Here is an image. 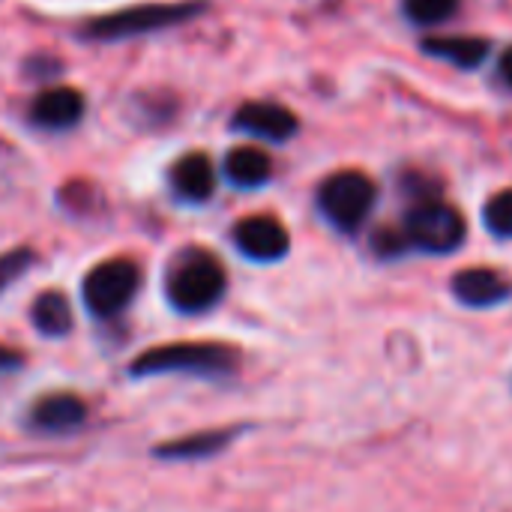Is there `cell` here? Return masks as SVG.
<instances>
[{"instance_id": "7", "label": "cell", "mask_w": 512, "mask_h": 512, "mask_svg": "<svg viewBox=\"0 0 512 512\" xmlns=\"http://www.w3.org/2000/svg\"><path fill=\"white\" fill-rule=\"evenodd\" d=\"M234 246L249 261L273 264V261H282L288 255L291 234L276 216L258 213V216H246L234 225Z\"/></svg>"}, {"instance_id": "5", "label": "cell", "mask_w": 512, "mask_h": 512, "mask_svg": "<svg viewBox=\"0 0 512 512\" xmlns=\"http://www.w3.org/2000/svg\"><path fill=\"white\" fill-rule=\"evenodd\" d=\"M405 237L411 246L423 249V252H432V255H450L456 252L462 243H465V219L462 213L447 204V201H438V198H429V201H417L408 216H405Z\"/></svg>"}, {"instance_id": "4", "label": "cell", "mask_w": 512, "mask_h": 512, "mask_svg": "<svg viewBox=\"0 0 512 512\" xmlns=\"http://www.w3.org/2000/svg\"><path fill=\"white\" fill-rule=\"evenodd\" d=\"M204 6L201 3H147V6H129L102 18H93L81 36L87 39H126V36H141V33H153L180 21H189L192 15H198Z\"/></svg>"}, {"instance_id": "3", "label": "cell", "mask_w": 512, "mask_h": 512, "mask_svg": "<svg viewBox=\"0 0 512 512\" xmlns=\"http://www.w3.org/2000/svg\"><path fill=\"white\" fill-rule=\"evenodd\" d=\"M378 201V186L363 171H336L318 186V210L324 219L351 234L357 231Z\"/></svg>"}, {"instance_id": "10", "label": "cell", "mask_w": 512, "mask_h": 512, "mask_svg": "<svg viewBox=\"0 0 512 512\" xmlns=\"http://www.w3.org/2000/svg\"><path fill=\"white\" fill-rule=\"evenodd\" d=\"M171 189L189 204H204L216 192V168L207 153H186L171 165Z\"/></svg>"}, {"instance_id": "17", "label": "cell", "mask_w": 512, "mask_h": 512, "mask_svg": "<svg viewBox=\"0 0 512 512\" xmlns=\"http://www.w3.org/2000/svg\"><path fill=\"white\" fill-rule=\"evenodd\" d=\"M402 9L414 24L435 27V24L450 21L459 12V0H405Z\"/></svg>"}, {"instance_id": "19", "label": "cell", "mask_w": 512, "mask_h": 512, "mask_svg": "<svg viewBox=\"0 0 512 512\" xmlns=\"http://www.w3.org/2000/svg\"><path fill=\"white\" fill-rule=\"evenodd\" d=\"M33 264H36V255H33V249H27V246H18V249L0 255V294H3L9 285H15Z\"/></svg>"}, {"instance_id": "21", "label": "cell", "mask_w": 512, "mask_h": 512, "mask_svg": "<svg viewBox=\"0 0 512 512\" xmlns=\"http://www.w3.org/2000/svg\"><path fill=\"white\" fill-rule=\"evenodd\" d=\"M21 363H24V357H21L18 351H12V348L0 345V372H15Z\"/></svg>"}, {"instance_id": "6", "label": "cell", "mask_w": 512, "mask_h": 512, "mask_svg": "<svg viewBox=\"0 0 512 512\" xmlns=\"http://www.w3.org/2000/svg\"><path fill=\"white\" fill-rule=\"evenodd\" d=\"M138 285H141V270L135 261L108 258L84 276L81 297L93 318H114L132 303Z\"/></svg>"}, {"instance_id": "1", "label": "cell", "mask_w": 512, "mask_h": 512, "mask_svg": "<svg viewBox=\"0 0 512 512\" xmlns=\"http://www.w3.org/2000/svg\"><path fill=\"white\" fill-rule=\"evenodd\" d=\"M240 366L237 348L225 342H174L144 351L132 360L129 372L135 378L153 375H198V378H225Z\"/></svg>"}, {"instance_id": "8", "label": "cell", "mask_w": 512, "mask_h": 512, "mask_svg": "<svg viewBox=\"0 0 512 512\" xmlns=\"http://www.w3.org/2000/svg\"><path fill=\"white\" fill-rule=\"evenodd\" d=\"M234 129H240L252 138L282 144L300 129V123H297V114L279 102H246L234 114Z\"/></svg>"}, {"instance_id": "14", "label": "cell", "mask_w": 512, "mask_h": 512, "mask_svg": "<svg viewBox=\"0 0 512 512\" xmlns=\"http://www.w3.org/2000/svg\"><path fill=\"white\" fill-rule=\"evenodd\" d=\"M225 177L237 189H258L273 177V162L261 147L243 144L225 156Z\"/></svg>"}, {"instance_id": "12", "label": "cell", "mask_w": 512, "mask_h": 512, "mask_svg": "<svg viewBox=\"0 0 512 512\" xmlns=\"http://www.w3.org/2000/svg\"><path fill=\"white\" fill-rule=\"evenodd\" d=\"M84 420H87V405L75 393H51V396H42L33 405V411H30V423L39 432H51V435L72 432Z\"/></svg>"}, {"instance_id": "11", "label": "cell", "mask_w": 512, "mask_h": 512, "mask_svg": "<svg viewBox=\"0 0 512 512\" xmlns=\"http://www.w3.org/2000/svg\"><path fill=\"white\" fill-rule=\"evenodd\" d=\"M84 114V96L75 87H48L30 102V120L42 129H69Z\"/></svg>"}, {"instance_id": "22", "label": "cell", "mask_w": 512, "mask_h": 512, "mask_svg": "<svg viewBox=\"0 0 512 512\" xmlns=\"http://www.w3.org/2000/svg\"><path fill=\"white\" fill-rule=\"evenodd\" d=\"M498 72H501V78H504V84L512 90V45L501 54V63H498Z\"/></svg>"}, {"instance_id": "9", "label": "cell", "mask_w": 512, "mask_h": 512, "mask_svg": "<svg viewBox=\"0 0 512 512\" xmlns=\"http://www.w3.org/2000/svg\"><path fill=\"white\" fill-rule=\"evenodd\" d=\"M456 300L462 306L471 309H492L501 306L512 297V282L504 279L498 270H486V267H471V270H459L450 282Z\"/></svg>"}, {"instance_id": "15", "label": "cell", "mask_w": 512, "mask_h": 512, "mask_svg": "<svg viewBox=\"0 0 512 512\" xmlns=\"http://www.w3.org/2000/svg\"><path fill=\"white\" fill-rule=\"evenodd\" d=\"M237 429H210V432H195L186 438H177L171 444H162L156 450L159 459H171V462H189V459H207L219 450H225L234 441Z\"/></svg>"}, {"instance_id": "16", "label": "cell", "mask_w": 512, "mask_h": 512, "mask_svg": "<svg viewBox=\"0 0 512 512\" xmlns=\"http://www.w3.org/2000/svg\"><path fill=\"white\" fill-rule=\"evenodd\" d=\"M30 321L42 336L63 339L72 330V306L60 291H42L30 306Z\"/></svg>"}, {"instance_id": "20", "label": "cell", "mask_w": 512, "mask_h": 512, "mask_svg": "<svg viewBox=\"0 0 512 512\" xmlns=\"http://www.w3.org/2000/svg\"><path fill=\"white\" fill-rule=\"evenodd\" d=\"M408 246H411V243H408L405 231H396V228H378V231L372 234V249H375L381 258H396V255H402Z\"/></svg>"}, {"instance_id": "18", "label": "cell", "mask_w": 512, "mask_h": 512, "mask_svg": "<svg viewBox=\"0 0 512 512\" xmlns=\"http://www.w3.org/2000/svg\"><path fill=\"white\" fill-rule=\"evenodd\" d=\"M483 222L495 237L512 240V189H501L498 195H492L486 201Z\"/></svg>"}, {"instance_id": "13", "label": "cell", "mask_w": 512, "mask_h": 512, "mask_svg": "<svg viewBox=\"0 0 512 512\" xmlns=\"http://www.w3.org/2000/svg\"><path fill=\"white\" fill-rule=\"evenodd\" d=\"M420 48L459 69H477L492 51V45L477 36H432V39H423Z\"/></svg>"}, {"instance_id": "2", "label": "cell", "mask_w": 512, "mask_h": 512, "mask_svg": "<svg viewBox=\"0 0 512 512\" xmlns=\"http://www.w3.org/2000/svg\"><path fill=\"white\" fill-rule=\"evenodd\" d=\"M228 288L225 267L216 255L204 249H186L180 252L165 276V297L177 312L198 315L213 309Z\"/></svg>"}]
</instances>
